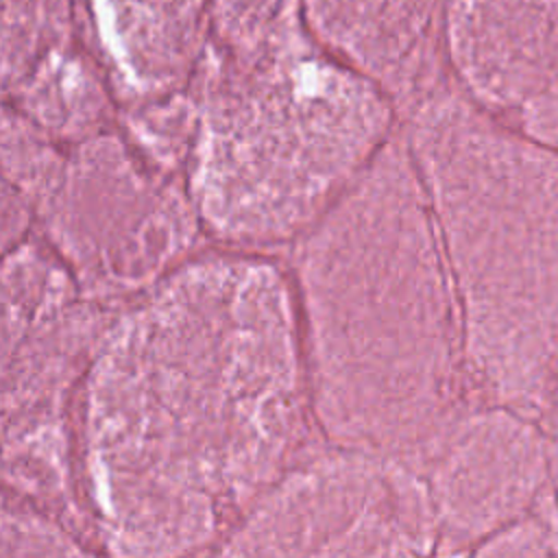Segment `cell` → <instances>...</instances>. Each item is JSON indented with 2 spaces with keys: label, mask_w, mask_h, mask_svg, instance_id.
Instances as JSON below:
<instances>
[{
  "label": "cell",
  "mask_w": 558,
  "mask_h": 558,
  "mask_svg": "<svg viewBox=\"0 0 558 558\" xmlns=\"http://www.w3.org/2000/svg\"><path fill=\"white\" fill-rule=\"evenodd\" d=\"M323 440L290 270L194 253L122 301L74 403L87 527L113 556L216 554Z\"/></svg>",
  "instance_id": "cell-1"
},
{
  "label": "cell",
  "mask_w": 558,
  "mask_h": 558,
  "mask_svg": "<svg viewBox=\"0 0 558 558\" xmlns=\"http://www.w3.org/2000/svg\"><path fill=\"white\" fill-rule=\"evenodd\" d=\"M547 432V466H549V495L558 510V410L549 418Z\"/></svg>",
  "instance_id": "cell-15"
},
{
  "label": "cell",
  "mask_w": 558,
  "mask_h": 558,
  "mask_svg": "<svg viewBox=\"0 0 558 558\" xmlns=\"http://www.w3.org/2000/svg\"><path fill=\"white\" fill-rule=\"evenodd\" d=\"M76 7L126 109L190 87L209 44L211 0H76Z\"/></svg>",
  "instance_id": "cell-12"
},
{
  "label": "cell",
  "mask_w": 558,
  "mask_h": 558,
  "mask_svg": "<svg viewBox=\"0 0 558 558\" xmlns=\"http://www.w3.org/2000/svg\"><path fill=\"white\" fill-rule=\"evenodd\" d=\"M453 279L473 392L538 418L558 403V148L449 76L401 113Z\"/></svg>",
  "instance_id": "cell-3"
},
{
  "label": "cell",
  "mask_w": 558,
  "mask_h": 558,
  "mask_svg": "<svg viewBox=\"0 0 558 558\" xmlns=\"http://www.w3.org/2000/svg\"><path fill=\"white\" fill-rule=\"evenodd\" d=\"M403 460L427 486L436 554H477L549 499L547 432L508 405L475 401Z\"/></svg>",
  "instance_id": "cell-8"
},
{
  "label": "cell",
  "mask_w": 558,
  "mask_h": 558,
  "mask_svg": "<svg viewBox=\"0 0 558 558\" xmlns=\"http://www.w3.org/2000/svg\"><path fill=\"white\" fill-rule=\"evenodd\" d=\"M4 105L61 144L109 126L116 94L74 0H11L2 13Z\"/></svg>",
  "instance_id": "cell-10"
},
{
  "label": "cell",
  "mask_w": 558,
  "mask_h": 558,
  "mask_svg": "<svg viewBox=\"0 0 558 558\" xmlns=\"http://www.w3.org/2000/svg\"><path fill=\"white\" fill-rule=\"evenodd\" d=\"M33 220L83 294L105 305L192 257L205 233L185 179L109 126L65 144Z\"/></svg>",
  "instance_id": "cell-6"
},
{
  "label": "cell",
  "mask_w": 558,
  "mask_h": 558,
  "mask_svg": "<svg viewBox=\"0 0 558 558\" xmlns=\"http://www.w3.org/2000/svg\"><path fill=\"white\" fill-rule=\"evenodd\" d=\"M111 316L83 294L44 240L24 238L2 266V447L7 493L68 512L76 490L74 403Z\"/></svg>",
  "instance_id": "cell-5"
},
{
  "label": "cell",
  "mask_w": 558,
  "mask_h": 558,
  "mask_svg": "<svg viewBox=\"0 0 558 558\" xmlns=\"http://www.w3.org/2000/svg\"><path fill=\"white\" fill-rule=\"evenodd\" d=\"M305 26L301 0H211L209 44L251 48Z\"/></svg>",
  "instance_id": "cell-13"
},
{
  "label": "cell",
  "mask_w": 558,
  "mask_h": 558,
  "mask_svg": "<svg viewBox=\"0 0 558 558\" xmlns=\"http://www.w3.org/2000/svg\"><path fill=\"white\" fill-rule=\"evenodd\" d=\"M438 523L418 471L392 453L320 442L246 512L218 556H425Z\"/></svg>",
  "instance_id": "cell-7"
},
{
  "label": "cell",
  "mask_w": 558,
  "mask_h": 558,
  "mask_svg": "<svg viewBox=\"0 0 558 558\" xmlns=\"http://www.w3.org/2000/svg\"><path fill=\"white\" fill-rule=\"evenodd\" d=\"M187 94L185 187L225 248L290 246L401 126L392 98L307 26L240 50L207 44Z\"/></svg>",
  "instance_id": "cell-4"
},
{
  "label": "cell",
  "mask_w": 558,
  "mask_h": 558,
  "mask_svg": "<svg viewBox=\"0 0 558 558\" xmlns=\"http://www.w3.org/2000/svg\"><path fill=\"white\" fill-rule=\"evenodd\" d=\"M447 65L486 113L558 148V0H449Z\"/></svg>",
  "instance_id": "cell-9"
},
{
  "label": "cell",
  "mask_w": 558,
  "mask_h": 558,
  "mask_svg": "<svg viewBox=\"0 0 558 558\" xmlns=\"http://www.w3.org/2000/svg\"><path fill=\"white\" fill-rule=\"evenodd\" d=\"M290 246L323 440L410 458L475 401L445 246L401 126Z\"/></svg>",
  "instance_id": "cell-2"
},
{
  "label": "cell",
  "mask_w": 558,
  "mask_h": 558,
  "mask_svg": "<svg viewBox=\"0 0 558 558\" xmlns=\"http://www.w3.org/2000/svg\"><path fill=\"white\" fill-rule=\"evenodd\" d=\"M310 35L399 113L447 81L449 0H301Z\"/></svg>",
  "instance_id": "cell-11"
},
{
  "label": "cell",
  "mask_w": 558,
  "mask_h": 558,
  "mask_svg": "<svg viewBox=\"0 0 558 558\" xmlns=\"http://www.w3.org/2000/svg\"><path fill=\"white\" fill-rule=\"evenodd\" d=\"M85 551L87 547L50 510L17 495H4L2 558L83 556Z\"/></svg>",
  "instance_id": "cell-14"
}]
</instances>
